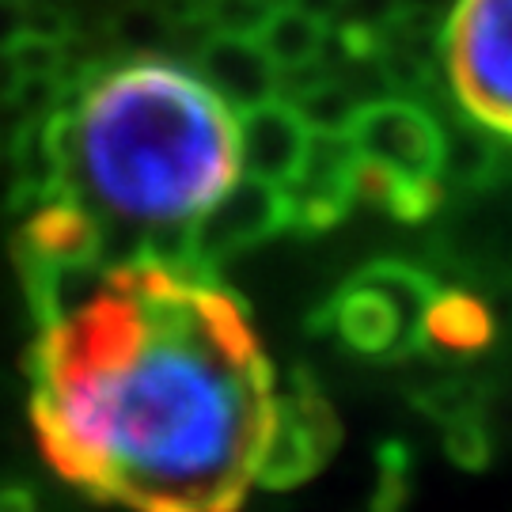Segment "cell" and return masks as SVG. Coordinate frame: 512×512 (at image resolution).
Returning <instances> with one entry per match:
<instances>
[{
    "label": "cell",
    "mask_w": 512,
    "mask_h": 512,
    "mask_svg": "<svg viewBox=\"0 0 512 512\" xmlns=\"http://www.w3.org/2000/svg\"><path fill=\"white\" fill-rule=\"evenodd\" d=\"M31 421L69 486L129 512H239L308 456L251 311L183 255L46 274Z\"/></svg>",
    "instance_id": "1"
},
{
    "label": "cell",
    "mask_w": 512,
    "mask_h": 512,
    "mask_svg": "<svg viewBox=\"0 0 512 512\" xmlns=\"http://www.w3.org/2000/svg\"><path fill=\"white\" fill-rule=\"evenodd\" d=\"M54 194L133 236H198L243 183L239 110L198 69L133 57L95 73L42 129Z\"/></svg>",
    "instance_id": "2"
},
{
    "label": "cell",
    "mask_w": 512,
    "mask_h": 512,
    "mask_svg": "<svg viewBox=\"0 0 512 512\" xmlns=\"http://www.w3.org/2000/svg\"><path fill=\"white\" fill-rule=\"evenodd\" d=\"M353 148L357 190L399 213H425L437 202V175L444 160L437 118L406 99H376L353 110L346 126Z\"/></svg>",
    "instance_id": "3"
},
{
    "label": "cell",
    "mask_w": 512,
    "mask_h": 512,
    "mask_svg": "<svg viewBox=\"0 0 512 512\" xmlns=\"http://www.w3.org/2000/svg\"><path fill=\"white\" fill-rule=\"evenodd\" d=\"M440 61L459 110L478 129L512 141V0H456Z\"/></svg>",
    "instance_id": "4"
},
{
    "label": "cell",
    "mask_w": 512,
    "mask_h": 512,
    "mask_svg": "<svg viewBox=\"0 0 512 512\" xmlns=\"http://www.w3.org/2000/svg\"><path fill=\"white\" fill-rule=\"evenodd\" d=\"M243 129V175L289 190L315 145V126L293 103H258L239 114Z\"/></svg>",
    "instance_id": "5"
},
{
    "label": "cell",
    "mask_w": 512,
    "mask_h": 512,
    "mask_svg": "<svg viewBox=\"0 0 512 512\" xmlns=\"http://www.w3.org/2000/svg\"><path fill=\"white\" fill-rule=\"evenodd\" d=\"M198 76L239 114L277 99V84H281V69L255 35H220V31L205 38L198 54Z\"/></svg>",
    "instance_id": "6"
},
{
    "label": "cell",
    "mask_w": 512,
    "mask_h": 512,
    "mask_svg": "<svg viewBox=\"0 0 512 512\" xmlns=\"http://www.w3.org/2000/svg\"><path fill=\"white\" fill-rule=\"evenodd\" d=\"M327 38H330L327 16L315 12L304 0L277 4V12L258 31V42L266 46V54L274 57V65L281 73L311 69L323 57V50H327Z\"/></svg>",
    "instance_id": "7"
},
{
    "label": "cell",
    "mask_w": 512,
    "mask_h": 512,
    "mask_svg": "<svg viewBox=\"0 0 512 512\" xmlns=\"http://www.w3.org/2000/svg\"><path fill=\"white\" fill-rule=\"evenodd\" d=\"M425 334L448 353H471L490 342V311L463 293L433 296L421 315Z\"/></svg>",
    "instance_id": "8"
},
{
    "label": "cell",
    "mask_w": 512,
    "mask_h": 512,
    "mask_svg": "<svg viewBox=\"0 0 512 512\" xmlns=\"http://www.w3.org/2000/svg\"><path fill=\"white\" fill-rule=\"evenodd\" d=\"M285 0H198L205 23H213L220 35H255L266 27V19Z\"/></svg>",
    "instance_id": "9"
},
{
    "label": "cell",
    "mask_w": 512,
    "mask_h": 512,
    "mask_svg": "<svg viewBox=\"0 0 512 512\" xmlns=\"http://www.w3.org/2000/svg\"><path fill=\"white\" fill-rule=\"evenodd\" d=\"M27 31V8L19 0H0V50H12Z\"/></svg>",
    "instance_id": "10"
}]
</instances>
